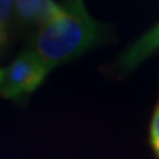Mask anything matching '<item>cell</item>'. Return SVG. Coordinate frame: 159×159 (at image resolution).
<instances>
[{
  "instance_id": "6da1fadb",
  "label": "cell",
  "mask_w": 159,
  "mask_h": 159,
  "mask_svg": "<svg viewBox=\"0 0 159 159\" xmlns=\"http://www.w3.org/2000/svg\"><path fill=\"white\" fill-rule=\"evenodd\" d=\"M98 36L99 25L89 15L84 0H66L61 15L41 25L32 51L52 70L86 52Z\"/></svg>"
},
{
  "instance_id": "7a4b0ae2",
  "label": "cell",
  "mask_w": 159,
  "mask_h": 159,
  "mask_svg": "<svg viewBox=\"0 0 159 159\" xmlns=\"http://www.w3.org/2000/svg\"><path fill=\"white\" fill-rule=\"evenodd\" d=\"M51 72L34 52L25 51L8 66L0 96L7 99H20L29 96L41 85Z\"/></svg>"
},
{
  "instance_id": "3957f363",
  "label": "cell",
  "mask_w": 159,
  "mask_h": 159,
  "mask_svg": "<svg viewBox=\"0 0 159 159\" xmlns=\"http://www.w3.org/2000/svg\"><path fill=\"white\" fill-rule=\"evenodd\" d=\"M157 49H159V24L145 33L127 49L121 57V66L125 70H131Z\"/></svg>"
},
{
  "instance_id": "277c9868",
  "label": "cell",
  "mask_w": 159,
  "mask_h": 159,
  "mask_svg": "<svg viewBox=\"0 0 159 159\" xmlns=\"http://www.w3.org/2000/svg\"><path fill=\"white\" fill-rule=\"evenodd\" d=\"M43 0H15L17 17L27 23H37Z\"/></svg>"
},
{
  "instance_id": "5b68a950",
  "label": "cell",
  "mask_w": 159,
  "mask_h": 159,
  "mask_svg": "<svg viewBox=\"0 0 159 159\" xmlns=\"http://www.w3.org/2000/svg\"><path fill=\"white\" fill-rule=\"evenodd\" d=\"M148 141H150V146L155 157L159 159V98L151 116L150 129H148Z\"/></svg>"
},
{
  "instance_id": "8992f818",
  "label": "cell",
  "mask_w": 159,
  "mask_h": 159,
  "mask_svg": "<svg viewBox=\"0 0 159 159\" xmlns=\"http://www.w3.org/2000/svg\"><path fill=\"white\" fill-rule=\"evenodd\" d=\"M13 7H15V0H0V36L3 39H6L8 20Z\"/></svg>"
},
{
  "instance_id": "52a82bcc",
  "label": "cell",
  "mask_w": 159,
  "mask_h": 159,
  "mask_svg": "<svg viewBox=\"0 0 159 159\" xmlns=\"http://www.w3.org/2000/svg\"><path fill=\"white\" fill-rule=\"evenodd\" d=\"M4 76H6V70L0 68V88H2L3 82H4Z\"/></svg>"
},
{
  "instance_id": "ba28073f",
  "label": "cell",
  "mask_w": 159,
  "mask_h": 159,
  "mask_svg": "<svg viewBox=\"0 0 159 159\" xmlns=\"http://www.w3.org/2000/svg\"><path fill=\"white\" fill-rule=\"evenodd\" d=\"M2 41H4V39H3L2 36H0V43H2Z\"/></svg>"
}]
</instances>
